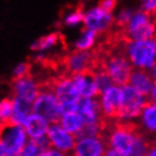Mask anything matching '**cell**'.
Wrapping results in <instances>:
<instances>
[{"instance_id": "6da1fadb", "label": "cell", "mask_w": 156, "mask_h": 156, "mask_svg": "<svg viewBox=\"0 0 156 156\" xmlns=\"http://www.w3.org/2000/svg\"><path fill=\"white\" fill-rule=\"evenodd\" d=\"M107 144L109 148L126 156H145L149 149L147 140L128 126L112 128L107 136Z\"/></svg>"}, {"instance_id": "7a4b0ae2", "label": "cell", "mask_w": 156, "mask_h": 156, "mask_svg": "<svg viewBox=\"0 0 156 156\" xmlns=\"http://www.w3.org/2000/svg\"><path fill=\"white\" fill-rule=\"evenodd\" d=\"M27 144L23 126L9 122L0 128V151L4 156H20Z\"/></svg>"}, {"instance_id": "3957f363", "label": "cell", "mask_w": 156, "mask_h": 156, "mask_svg": "<svg viewBox=\"0 0 156 156\" xmlns=\"http://www.w3.org/2000/svg\"><path fill=\"white\" fill-rule=\"evenodd\" d=\"M126 56L134 69H151L156 63V39L129 41Z\"/></svg>"}, {"instance_id": "277c9868", "label": "cell", "mask_w": 156, "mask_h": 156, "mask_svg": "<svg viewBox=\"0 0 156 156\" xmlns=\"http://www.w3.org/2000/svg\"><path fill=\"white\" fill-rule=\"evenodd\" d=\"M33 113L44 117L50 124L59 122L62 117L61 104L54 94L50 84L40 86L39 95L33 103Z\"/></svg>"}, {"instance_id": "5b68a950", "label": "cell", "mask_w": 156, "mask_h": 156, "mask_svg": "<svg viewBox=\"0 0 156 156\" xmlns=\"http://www.w3.org/2000/svg\"><path fill=\"white\" fill-rule=\"evenodd\" d=\"M121 91V107H120L117 117L123 122H131L138 119L141 111L147 104L146 96L139 94L129 83L122 86Z\"/></svg>"}, {"instance_id": "8992f818", "label": "cell", "mask_w": 156, "mask_h": 156, "mask_svg": "<svg viewBox=\"0 0 156 156\" xmlns=\"http://www.w3.org/2000/svg\"><path fill=\"white\" fill-rule=\"evenodd\" d=\"M54 94L61 104L62 115L69 112H75L81 96L75 88L71 76H62L50 84Z\"/></svg>"}, {"instance_id": "52a82bcc", "label": "cell", "mask_w": 156, "mask_h": 156, "mask_svg": "<svg viewBox=\"0 0 156 156\" xmlns=\"http://www.w3.org/2000/svg\"><path fill=\"white\" fill-rule=\"evenodd\" d=\"M124 33L130 41L154 39L156 37V23L147 13L140 10L133 13Z\"/></svg>"}, {"instance_id": "ba28073f", "label": "cell", "mask_w": 156, "mask_h": 156, "mask_svg": "<svg viewBox=\"0 0 156 156\" xmlns=\"http://www.w3.org/2000/svg\"><path fill=\"white\" fill-rule=\"evenodd\" d=\"M106 143L98 136H79L72 151V156H105Z\"/></svg>"}, {"instance_id": "9c48e42d", "label": "cell", "mask_w": 156, "mask_h": 156, "mask_svg": "<svg viewBox=\"0 0 156 156\" xmlns=\"http://www.w3.org/2000/svg\"><path fill=\"white\" fill-rule=\"evenodd\" d=\"M47 138L52 148L66 154L73 151L76 143V137L66 131L59 123H51L49 126Z\"/></svg>"}, {"instance_id": "30bf717a", "label": "cell", "mask_w": 156, "mask_h": 156, "mask_svg": "<svg viewBox=\"0 0 156 156\" xmlns=\"http://www.w3.org/2000/svg\"><path fill=\"white\" fill-rule=\"evenodd\" d=\"M113 22L114 20H113L112 13L105 12L99 6L92 7L84 12V16H83L84 27L96 31L97 33L106 31L112 25Z\"/></svg>"}, {"instance_id": "8fae6325", "label": "cell", "mask_w": 156, "mask_h": 156, "mask_svg": "<svg viewBox=\"0 0 156 156\" xmlns=\"http://www.w3.org/2000/svg\"><path fill=\"white\" fill-rule=\"evenodd\" d=\"M121 87L116 86V84H114L103 92H100L98 101H99L101 113L107 117L117 116L120 107H121Z\"/></svg>"}, {"instance_id": "7c38bea8", "label": "cell", "mask_w": 156, "mask_h": 156, "mask_svg": "<svg viewBox=\"0 0 156 156\" xmlns=\"http://www.w3.org/2000/svg\"><path fill=\"white\" fill-rule=\"evenodd\" d=\"M76 112L81 115L86 126H100L101 109L96 98H81L78 103Z\"/></svg>"}, {"instance_id": "4fadbf2b", "label": "cell", "mask_w": 156, "mask_h": 156, "mask_svg": "<svg viewBox=\"0 0 156 156\" xmlns=\"http://www.w3.org/2000/svg\"><path fill=\"white\" fill-rule=\"evenodd\" d=\"M12 88H13V97H20L25 100H29L31 103H34L40 91L39 83L31 75L14 79Z\"/></svg>"}, {"instance_id": "5bb4252c", "label": "cell", "mask_w": 156, "mask_h": 156, "mask_svg": "<svg viewBox=\"0 0 156 156\" xmlns=\"http://www.w3.org/2000/svg\"><path fill=\"white\" fill-rule=\"evenodd\" d=\"M66 65H67V69L71 73V75L92 71L91 69L94 65L92 54L89 50H74L67 57Z\"/></svg>"}, {"instance_id": "9a60e30c", "label": "cell", "mask_w": 156, "mask_h": 156, "mask_svg": "<svg viewBox=\"0 0 156 156\" xmlns=\"http://www.w3.org/2000/svg\"><path fill=\"white\" fill-rule=\"evenodd\" d=\"M71 78L81 98H96V96H99V90L96 84L92 71L72 74Z\"/></svg>"}, {"instance_id": "2e32d148", "label": "cell", "mask_w": 156, "mask_h": 156, "mask_svg": "<svg viewBox=\"0 0 156 156\" xmlns=\"http://www.w3.org/2000/svg\"><path fill=\"white\" fill-rule=\"evenodd\" d=\"M49 126H50L49 122L44 117L40 116L35 113H32L23 124L27 137H30V139H33V140L46 137Z\"/></svg>"}, {"instance_id": "e0dca14e", "label": "cell", "mask_w": 156, "mask_h": 156, "mask_svg": "<svg viewBox=\"0 0 156 156\" xmlns=\"http://www.w3.org/2000/svg\"><path fill=\"white\" fill-rule=\"evenodd\" d=\"M154 83L155 82L153 80L152 75L147 69H134L131 73L130 80H129V84L131 87L136 89L139 94L146 96V97L149 96Z\"/></svg>"}, {"instance_id": "ac0fdd59", "label": "cell", "mask_w": 156, "mask_h": 156, "mask_svg": "<svg viewBox=\"0 0 156 156\" xmlns=\"http://www.w3.org/2000/svg\"><path fill=\"white\" fill-rule=\"evenodd\" d=\"M13 115L12 122L23 126L27 117L33 113V103L20 97H13Z\"/></svg>"}, {"instance_id": "d6986e66", "label": "cell", "mask_w": 156, "mask_h": 156, "mask_svg": "<svg viewBox=\"0 0 156 156\" xmlns=\"http://www.w3.org/2000/svg\"><path fill=\"white\" fill-rule=\"evenodd\" d=\"M59 124L66 131H69V133L74 134L75 137H78L79 134L83 131L84 126H86L83 119L76 111L63 114L61 120H59Z\"/></svg>"}, {"instance_id": "ffe728a7", "label": "cell", "mask_w": 156, "mask_h": 156, "mask_svg": "<svg viewBox=\"0 0 156 156\" xmlns=\"http://www.w3.org/2000/svg\"><path fill=\"white\" fill-rule=\"evenodd\" d=\"M139 124L148 133L156 134V104L147 103L138 117Z\"/></svg>"}, {"instance_id": "44dd1931", "label": "cell", "mask_w": 156, "mask_h": 156, "mask_svg": "<svg viewBox=\"0 0 156 156\" xmlns=\"http://www.w3.org/2000/svg\"><path fill=\"white\" fill-rule=\"evenodd\" d=\"M59 35L57 32H51L44 34L42 37H40L38 39H35L32 44H30V49L32 51H47L49 49H51L52 47H55L58 42Z\"/></svg>"}, {"instance_id": "7402d4cb", "label": "cell", "mask_w": 156, "mask_h": 156, "mask_svg": "<svg viewBox=\"0 0 156 156\" xmlns=\"http://www.w3.org/2000/svg\"><path fill=\"white\" fill-rule=\"evenodd\" d=\"M97 32L94 30H90L88 27H84L78 39L74 41V48L75 50H89L92 44H95L96 39H97Z\"/></svg>"}, {"instance_id": "603a6c76", "label": "cell", "mask_w": 156, "mask_h": 156, "mask_svg": "<svg viewBox=\"0 0 156 156\" xmlns=\"http://www.w3.org/2000/svg\"><path fill=\"white\" fill-rule=\"evenodd\" d=\"M92 73H94V78H95L96 84L98 87L99 94L103 92L104 90H106V89H108L109 87L114 86L112 79L109 78V75L103 69L101 66L96 69H92Z\"/></svg>"}, {"instance_id": "cb8c5ba5", "label": "cell", "mask_w": 156, "mask_h": 156, "mask_svg": "<svg viewBox=\"0 0 156 156\" xmlns=\"http://www.w3.org/2000/svg\"><path fill=\"white\" fill-rule=\"evenodd\" d=\"M12 115H13V100L8 98L0 100V128L12 122Z\"/></svg>"}, {"instance_id": "d4e9b609", "label": "cell", "mask_w": 156, "mask_h": 156, "mask_svg": "<svg viewBox=\"0 0 156 156\" xmlns=\"http://www.w3.org/2000/svg\"><path fill=\"white\" fill-rule=\"evenodd\" d=\"M83 16H84V12L82 9H74L64 16L63 23L67 26H76L83 23Z\"/></svg>"}, {"instance_id": "484cf974", "label": "cell", "mask_w": 156, "mask_h": 156, "mask_svg": "<svg viewBox=\"0 0 156 156\" xmlns=\"http://www.w3.org/2000/svg\"><path fill=\"white\" fill-rule=\"evenodd\" d=\"M29 71H30V65L26 62H20V63H17L16 65L14 66L12 74H13L14 79H20L24 78L26 75H30Z\"/></svg>"}, {"instance_id": "4316f807", "label": "cell", "mask_w": 156, "mask_h": 156, "mask_svg": "<svg viewBox=\"0 0 156 156\" xmlns=\"http://www.w3.org/2000/svg\"><path fill=\"white\" fill-rule=\"evenodd\" d=\"M141 10L147 13L149 16H156V0H140Z\"/></svg>"}, {"instance_id": "83f0119b", "label": "cell", "mask_w": 156, "mask_h": 156, "mask_svg": "<svg viewBox=\"0 0 156 156\" xmlns=\"http://www.w3.org/2000/svg\"><path fill=\"white\" fill-rule=\"evenodd\" d=\"M98 6H99L101 9H104L105 12L112 13V10L115 8V6H116V0H100Z\"/></svg>"}, {"instance_id": "f1b7e54d", "label": "cell", "mask_w": 156, "mask_h": 156, "mask_svg": "<svg viewBox=\"0 0 156 156\" xmlns=\"http://www.w3.org/2000/svg\"><path fill=\"white\" fill-rule=\"evenodd\" d=\"M40 156H69V155L66 153H63L61 151H57L55 148L50 147L48 148V149H46V151H44Z\"/></svg>"}, {"instance_id": "f546056e", "label": "cell", "mask_w": 156, "mask_h": 156, "mask_svg": "<svg viewBox=\"0 0 156 156\" xmlns=\"http://www.w3.org/2000/svg\"><path fill=\"white\" fill-rule=\"evenodd\" d=\"M105 156H126V155H123L122 153L117 152V151H115V149L108 148L107 152H106V154H105Z\"/></svg>"}, {"instance_id": "4dcf8cb0", "label": "cell", "mask_w": 156, "mask_h": 156, "mask_svg": "<svg viewBox=\"0 0 156 156\" xmlns=\"http://www.w3.org/2000/svg\"><path fill=\"white\" fill-rule=\"evenodd\" d=\"M46 58V52L44 51H37L34 54V59L38 62H42Z\"/></svg>"}, {"instance_id": "1f68e13d", "label": "cell", "mask_w": 156, "mask_h": 156, "mask_svg": "<svg viewBox=\"0 0 156 156\" xmlns=\"http://www.w3.org/2000/svg\"><path fill=\"white\" fill-rule=\"evenodd\" d=\"M149 98H151V101L156 104V82L154 83V86L152 88V91H151V94H149Z\"/></svg>"}, {"instance_id": "d6a6232c", "label": "cell", "mask_w": 156, "mask_h": 156, "mask_svg": "<svg viewBox=\"0 0 156 156\" xmlns=\"http://www.w3.org/2000/svg\"><path fill=\"white\" fill-rule=\"evenodd\" d=\"M145 156H156V146L149 148V149H148V152L146 153V155Z\"/></svg>"}, {"instance_id": "836d02e7", "label": "cell", "mask_w": 156, "mask_h": 156, "mask_svg": "<svg viewBox=\"0 0 156 156\" xmlns=\"http://www.w3.org/2000/svg\"><path fill=\"white\" fill-rule=\"evenodd\" d=\"M155 143H156V139H155Z\"/></svg>"}]
</instances>
